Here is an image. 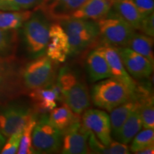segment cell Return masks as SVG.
Listing matches in <instances>:
<instances>
[{
  "label": "cell",
  "mask_w": 154,
  "mask_h": 154,
  "mask_svg": "<svg viewBox=\"0 0 154 154\" xmlns=\"http://www.w3.org/2000/svg\"><path fill=\"white\" fill-rule=\"evenodd\" d=\"M131 146V151L135 153L146 146L154 144V131L151 128H144L139 131L134 138Z\"/></svg>",
  "instance_id": "28"
},
{
  "label": "cell",
  "mask_w": 154,
  "mask_h": 154,
  "mask_svg": "<svg viewBox=\"0 0 154 154\" xmlns=\"http://www.w3.org/2000/svg\"><path fill=\"white\" fill-rule=\"evenodd\" d=\"M87 0H45L38 7L50 21L59 22L72 17Z\"/></svg>",
  "instance_id": "16"
},
{
  "label": "cell",
  "mask_w": 154,
  "mask_h": 154,
  "mask_svg": "<svg viewBox=\"0 0 154 154\" xmlns=\"http://www.w3.org/2000/svg\"><path fill=\"white\" fill-rule=\"evenodd\" d=\"M49 119L51 124L61 131L81 120L80 115L75 113L65 103H63L61 106L55 107L50 111Z\"/></svg>",
  "instance_id": "21"
},
{
  "label": "cell",
  "mask_w": 154,
  "mask_h": 154,
  "mask_svg": "<svg viewBox=\"0 0 154 154\" xmlns=\"http://www.w3.org/2000/svg\"><path fill=\"white\" fill-rule=\"evenodd\" d=\"M86 67L90 82L95 83L111 77L106 59L100 50L94 48L86 59Z\"/></svg>",
  "instance_id": "18"
},
{
  "label": "cell",
  "mask_w": 154,
  "mask_h": 154,
  "mask_svg": "<svg viewBox=\"0 0 154 154\" xmlns=\"http://www.w3.org/2000/svg\"><path fill=\"white\" fill-rule=\"evenodd\" d=\"M111 9L135 30L139 29L143 18L133 0H115Z\"/></svg>",
  "instance_id": "19"
},
{
  "label": "cell",
  "mask_w": 154,
  "mask_h": 154,
  "mask_svg": "<svg viewBox=\"0 0 154 154\" xmlns=\"http://www.w3.org/2000/svg\"><path fill=\"white\" fill-rule=\"evenodd\" d=\"M114 2L115 0H87L73 13L72 17L96 22L106 16Z\"/></svg>",
  "instance_id": "17"
},
{
  "label": "cell",
  "mask_w": 154,
  "mask_h": 154,
  "mask_svg": "<svg viewBox=\"0 0 154 154\" xmlns=\"http://www.w3.org/2000/svg\"><path fill=\"white\" fill-rule=\"evenodd\" d=\"M18 36L16 30L0 29V57L13 59L16 52Z\"/></svg>",
  "instance_id": "25"
},
{
  "label": "cell",
  "mask_w": 154,
  "mask_h": 154,
  "mask_svg": "<svg viewBox=\"0 0 154 154\" xmlns=\"http://www.w3.org/2000/svg\"><path fill=\"white\" fill-rule=\"evenodd\" d=\"M36 116L33 108L22 103H14L0 111V131L5 138L22 130L29 121Z\"/></svg>",
  "instance_id": "8"
},
{
  "label": "cell",
  "mask_w": 154,
  "mask_h": 154,
  "mask_svg": "<svg viewBox=\"0 0 154 154\" xmlns=\"http://www.w3.org/2000/svg\"><path fill=\"white\" fill-rule=\"evenodd\" d=\"M153 46V37L135 32L127 42L126 47L146 58L154 65Z\"/></svg>",
  "instance_id": "23"
},
{
  "label": "cell",
  "mask_w": 154,
  "mask_h": 154,
  "mask_svg": "<svg viewBox=\"0 0 154 154\" xmlns=\"http://www.w3.org/2000/svg\"><path fill=\"white\" fill-rule=\"evenodd\" d=\"M96 48L104 55L110 70L111 77L123 83L134 95L137 83L125 69L117 48L106 44H100Z\"/></svg>",
  "instance_id": "11"
},
{
  "label": "cell",
  "mask_w": 154,
  "mask_h": 154,
  "mask_svg": "<svg viewBox=\"0 0 154 154\" xmlns=\"http://www.w3.org/2000/svg\"><path fill=\"white\" fill-rule=\"evenodd\" d=\"M67 34L70 53L69 56H78L100 44L99 31L95 21L69 17L59 21Z\"/></svg>",
  "instance_id": "2"
},
{
  "label": "cell",
  "mask_w": 154,
  "mask_h": 154,
  "mask_svg": "<svg viewBox=\"0 0 154 154\" xmlns=\"http://www.w3.org/2000/svg\"><path fill=\"white\" fill-rule=\"evenodd\" d=\"M99 31L100 44L113 47H126L127 42L136 32L119 17L112 9L103 18L96 21Z\"/></svg>",
  "instance_id": "6"
},
{
  "label": "cell",
  "mask_w": 154,
  "mask_h": 154,
  "mask_svg": "<svg viewBox=\"0 0 154 154\" xmlns=\"http://www.w3.org/2000/svg\"><path fill=\"white\" fill-rule=\"evenodd\" d=\"M88 149L93 153H103L111 154L110 145L105 146L98 140L95 135L89 131V135L88 138Z\"/></svg>",
  "instance_id": "30"
},
{
  "label": "cell",
  "mask_w": 154,
  "mask_h": 154,
  "mask_svg": "<svg viewBox=\"0 0 154 154\" xmlns=\"http://www.w3.org/2000/svg\"><path fill=\"white\" fill-rule=\"evenodd\" d=\"M61 153L63 154H86L89 153L88 138L89 131L86 129L82 121L71 125L62 131Z\"/></svg>",
  "instance_id": "9"
},
{
  "label": "cell",
  "mask_w": 154,
  "mask_h": 154,
  "mask_svg": "<svg viewBox=\"0 0 154 154\" xmlns=\"http://www.w3.org/2000/svg\"><path fill=\"white\" fill-rule=\"evenodd\" d=\"M22 130L14 133L8 137V140L5 141L0 153L2 154H14L17 153L21 138L22 136Z\"/></svg>",
  "instance_id": "29"
},
{
  "label": "cell",
  "mask_w": 154,
  "mask_h": 154,
  "mask_svg": "<svg viewBox=\"0 0 154 154\" xmlns=\"http://www.w3.org/2000/svg\"><path fill=\"white\" fill-rule=\"evenodd\" d=\"M142 33L151 37L154 36V14L148 15L142 19L139 29Z\"/></svg>",
  "instance_id": "32"
},
{
  "label": "cell",
  "mask_w": 154,
  "mask_h": 154,
  "mask_svg": "<svg viewBox=\"0 0 154 154\" xmlns=\"http://www.w3.org/2000/svg\"><path fill=\"white\" fill-rule=\"evenodd\" d=\"M36 122V117H34L29 121L23 128L22 136L17 153L33 154L36 153L32 146V132Z\"/></svg>",
  "instance_id": "27"
},
{
  "label": "cell",
  "mask_w": 154,
  "mask_h": 154,
  "mask_svg": "<svg viewBox=\"0 0 154 154\" xmlns=\"http://www.w3.org/2000/svg\"><path fill=\"white\" fill-rule=\"evenodd\" d=\"M51 23L40 9H34L30 18L23 24V37L26 49L32 58L46 54Z\"/></svg>",
  "instance_id": "3"
},
{
  "label": "cell",
  "mask_w": 154,
  "mask_h": 154,
  "mask_svg": "<svg viewBox=\"0 0 154 154\" xmlns=\"http://www.w3.org/2000/svg\"><path fill=\"white\" fill-rule=\"evenodd\" d=\"M82 123L86 129L95 135L103 145L111 142V127L110 117L105 111L99 109H86L83 113Z\"/></svg>",
  "instance_id": "10"
},
{
  "label": "cell",
  "mask_w": 154,
  "mask_h": 154,
  "mask_svg": "<svg viewBox=\"0 0 154 154\" xmlns=\"http://www.w3.org/2000/svg\"><path fill=\"white\" fill-rule=\"evenodd\" d=\"M136 154H153L154 153V144L148 146L146 147L143 148V149L140 150L136 152Z\"/></svg>",
  "instance_id": "34"
},
{
  "label": "cell",
  "mask_w": 154,
  "mask_h": 154,
  "mask_svg": "<svg viewBox=\"0 0 154 154\" xmlns=\"http://www.w3.org/2000/svg\"><path fill=\"white\" fill-rule=\"evenodd\" d=\"M109 145H110L111 154H128L131 153L127 144L121 143L119 141L111 140Z\"/></svg>",
  "instance_id": "33"
},
{
  "label": "cell",
  "mask_w": 154,
  "mask_h": 154,
  "mask_svg": "<svg viewBox=\"0 0 154 154\" xmlns=\"http://www.w3.org/2000/svg\"><path fill=\"white\" fill-rule=\"evenodd\" d=\"M142 18L153 13V0H133Z\"/></svg>",
  "instance_id": "31"
},
{
  "label": "cell",
  "mask_w": 154,
  "mask_h": 154,
  "mask_svg": "<svg viewBox=\"0 0 154 154\" xmlns=\"http://www.w3.org/2000/svg\"><path fill=\"white\" fill-rule=\"evenodd\" d=\"M33 11H2L0 10V29L4 30H17L23 26Z\"/></svg>",
  "instance_id": "24"
},
{
  "label": "cell",
  "mask_w": 154,
  "mask_h": 154,
  "mask_svg": "<svg viewBox=\"0 0 154 154\" xmlns=\"http://www.w3.org/2000/svg\"><path fill=\"white\" fill-rule=\"evenodd\" d=\"M141 128V117H140L139 106H138L131 113L129 116L127 118L116 137V139L118 140L121 143L128 144L140 131Z\"/></svg>",
  "instance_id": "22"
},
{
  "label": "cell",
  "mask_w": 154,
  "mask_h": 154,
  "mask_svg": "<svg viewBox=\"0 0 154 154\" xmlns=\"http://www.w3.org/2000/svg\"><path fill=\"white\" fill-rule=\"evenodd\" d=\"M116 48L125 69L131 76L135 79H145L151 76L153 65L146 58L126 47Z\"/></svg>",
  "instance_id": "14"
},
{
  "label": "cell",
  "mask_w": 154,
  "mask_h": 154,
  "mask_svg": "<svg viewBox=\"0 0 154 154\" xmlns=\"http://www.w3.org/2000/svg\"><path fill=\"white\" fill-rule=\"evenodd\" d=\"M45 0H0V10L24 11L36 9Z\"/></svg>",
  "instance_id": "26"
},
{
  "label": "cell",
  "mask_w": 154,
  "mask_h": 154,
  "mask_svg": "<svg viewBox=\"0 0 154 154\" xmlns=\"http://www.w3.org/2000/svg\"><path fill=\"white\" fill-rule=\"evenodd\" d=\"M61 93V101L68 105L76 114L81 115L91 106L88 88L84 77L70 66H62L56 78Z\"/></svg>",
  "instance_id": "1"
},
{
  "label": "cell",
  "mask_w": 154,
  "mask_h": 154,
  "mask_svg": "<svg viewBox=\"0 0 154 154\" xmlns=\"http://www.w3.org/2000/svg\"><path fill=\"white\" fill-rule=\"evenodd\" d=\"M57 78V77H56ZM33 109L36 113H47L57 107L61 101V93L56 79L49 85L29 91Z\"/></svg>",
  "instance_id": "13"
},
{
  "label": "cell",
  "mask_w": 154,
  "mask_h": 154,
  "mask_svg": "<svg viewBox=\"0 0 154 154\" xmlns=\"http://www.w3.org/2000/svg\"><path fill=\"white\" fill-rule=\"evenodd\" d=\"M70 53L67 34L59 22L51 23L49 29V38L46 54L56 63H63Z\"/></svg>",
  "instance_id": "12"
},
{
  "label": "cell",
  "mask_w": 154,
  "mask_h": 154,
  "mask_svg": "<svg viewBox=\"0 0 154 154\" xmlns=\"http://www.w3.org/2000/svg\"><path fill=\"white\" fill-rule=\"evenodd\" d=\"M132 97L130 90L123 83L112 77L100 80L91 87L92 103L108 112H111Z\"/></svg>",
  "instance_id": "4"
},
{
  "label": "cell",
  "mask_w": 154,
  "mask_h": 154,
  "mask_svg": "<svg viewBox=\"0 0 154 154\" xmlns=\"http://www.w3.org/2000/svg\"><path fill=\"white\" fill-rule=\"evenodd\" d=\"M5 141H6V138L4 136V135L2 134L1 131H0V151H1L2 149Z\"/></svg>",
  "instance_id": "35"
},
{
  "label": "cell",
  "mask_w": 154,
  "mask_h": 154,
  "mask_svg": "<svg viewBox=\"0 0 154 154\" xmlns=\"http://www.w3.org/2000/svg\"><path fill=\"white\" fill-rule=\"evenodd\" d=\"M138 106H139V102L136 98L132 97L111 111L109 117L111 121V133L115 138L131 113Z\"/></svg>",
  "instance_id": "20"
},
{
  "label": "cell",
  "mask_w": 154,
  "mask_h": 154,
  "mask_svg": "<svg viewBox=\"0 0 154 154\" xmlns=\"http://www.w3.org/2000/svg\"><path fill=\"white\" fill-rule=\"evenodd\" d=\"M13 60L14 58L0 57V101L15 96L22 86L20 72L17 71Z\"/></svg>",
  "instance_id": "15"
},
{
  "label": "cell",
  "mask_w": 154,
  "mask_h": 154,
  "mask_svg": "<svg viewBox=\"0 0 154 154\" xmlns=\"http://www.w3.org/2000/svg\"><path fill=\"white\" fill-rule=\"evenodd\" d=\"M57 64L45 54L34 58L20 72L23 88L29 92L49 85L56 79Z\"/></svg>",
  "instance_id": "5"
},
{
  "label": "cell",
  "mask_w": 154,
  "mask_h": 154,
  "mask_svg": "<svg viewBox=\"0 0 154 154\" xmlns=\"http://www.w3.org/2000/svg\"><path fill=\"white\" fill-rule=\"evenodd\" d=\"M62 131L51 124L49 115L42 113L32 132V146L36 153H57L61 151Z\"/></svg>",
  "instance_id": "7"
}]
</instances>
